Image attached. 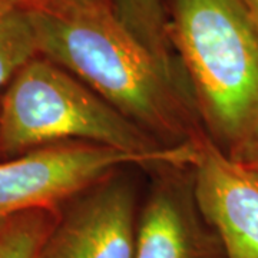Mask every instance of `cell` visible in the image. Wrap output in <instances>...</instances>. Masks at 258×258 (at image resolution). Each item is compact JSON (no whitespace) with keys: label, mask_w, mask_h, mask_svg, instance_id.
<instances>
[{"label":"cell","mask_w":258,"mask_h":258,"mask_svg":"<svg viewBox=\"0 0 258 258\" xmlns=\"http://www.w3.org/2000/svg\"><path fill=\"white\" fill-rule=\"evenodd\" d=\"M169 33L205 134L231 155L258 135V26L242 0H175Z\"/></svg>","instance_id":"2"},{"label":"cell","mask_w":258,"mask_h":258,"mask_svg":"<svg viewBox=\"0 0 258 258\" xmlns=\"http://www.w3.org/2000/svg\"><path fill=\"white\" fill-rule=\"evenodd\" d=\"M36 56L39 47L28 12L0 6V89Z\"/></svg>","instance_id":"10"},{"label":"cell","mask_w":258,"mask_h":258,"mask_svg":"<svg viewBox=\"0 0 258 258\" xmlns=\"http://www.w3.org/2000/svg\"><path fill=\"white\" fill-rule=\"evenodd\" d=\"M109 3L115 16L139 43L169 74L188 83L172 45L162 0H109Z\"/></svg>","instance_id":"8"},{"label":"cell","mask_w":258,"mask_h":258,"mask_svg":"<svg viewBox=\"0 0 258 258\" xmlns=\"http://www.w3.org/2000/svg\"><path fill=\"white\" fill-rule=\"evenodd\" d=\"M98 2H106V0H0V6L29 12V10L60 9L68 6L91 5Z\"/></svg>","instance_id":"11"},{"label":"cell","mask_w":258,"mask_h":258,"mask_svg":"<svg viewBox=\"0 0 258 258\" xmlns=\"http://www.w3.org/2000/svg\"><path fill=\"white\" fill-rule=\"evenodd\" d=\"M194 192L227 258H258V171L235 161L205 134L192 164Z\"/></svg>","instance_id":"7"},{"label":"cell","mask_w":258,"mask_h":258,"mask_svg":"<svg viewBox=\"0 0 258 258\" xmlns=\"http://www.w3.org/2000/svg\"><path fill=\"white\" fill-rule=\"evenodd\" d=\"M125 169L60 205L37 258H134L139 212Z\"/></svg>","instance_id":"5"},{"label":"cell","mask_w":258,"mask_h":258,"mask_svg":"<svg viewBox=\"0 0 258 258\" xmlns=\"http://www.w3.org/2000/svg\"><path fill=\"white\" fill-rule=\"evenodd\" d=\"M197 155V141L161 155L131 154L81 141L36 148L0 162V220L32 210L59 208L128 166H192Z\"/></svg>","instance_id":"4"},{"label":"cell","mask_w":258,"mask_h":258,"mask_svg":"<svg viewBox=\"0 0 258 258\" xmlns=\"http://www.w3.org/2000/svg\"><path fill=\"white\" fill-rule=\"evenodd\" d=\"M245 8L248 9L249 15L252 20L255 22V25L258 26V0H242Z\"/></svg>","instance_id":"13"},{"label":"cell","mask_w":258,"mask_h":258,"mask_svg":"<svg viewBox=\"0 0 258 258\" xmlns=\"http://www.w3.org/2000/svg\"><path fill=\"white\" fill-rule=\"evenodd\" d=\"M59 210H32L0 220V258H37Z\"/></svg>","instance_id":"9"},{"label":"cell","mask_w":258,"mask_h":258,"mask_svg":"<svg viewBox=\"0 0 258 258\" xmlns=\"http://www.w3.org/2000/svg\"><path fill=\"white\" fill-rule=\"evenodd\" d=\"M28 13L39 55L75 75L162 145L179 147L205 135L188 83L139 43L109 0Z\"/></svg>","instance_id":"1"},{"label":"cell","mask_w":258,"mask_h":258,"mask_svg":"<svg viewBox=\"0 0 258 258\" xmlns=\"http://www.w3.org/2000/svg\"><path fill=\"white\" fill-rule=\"evenodd\" d=\"M235 161L258 171V135L230 155Z\"/></svg>","instance_id":"12"},{"label":"cell","mask_w":258,"mask_h":258,"mask_svg":"<svg viewBox=\"0 0 258 258\" xmlns=\"http://www.w3.org/2000/svg\"><path fill=\"white\" fill-rule=\"evenodd\" d=\"M69 141L141 155H161L172 149L122 115L75 75L39 55L19 71L2 96L0 154L19 157Z\"/></svg>","instance_id":"3"},{"label":"cell","mask_w":258,"mask_h":258,"mask_svg":"<svg viewBox=\"0 0 258 258\" xmlns=\"http://www.w3.org/2000/svg\"><path fill=\"white\" fill-rule=\"evenodd\" d=\"M154 169L157 178L138 214L134 258H227L197 204L192 168Z\"/></svg>","instance_id":"6"}]
</instances>
